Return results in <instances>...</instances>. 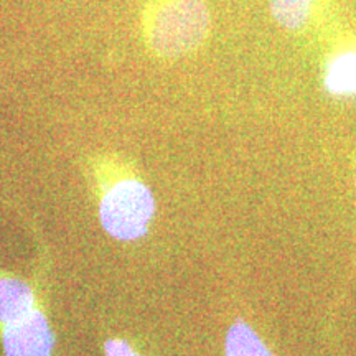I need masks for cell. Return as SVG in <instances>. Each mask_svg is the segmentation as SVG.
<instances>
[{
  "mask_svg": "<svg viewBox=\"0 0 356 356\" xmlns=\"http://www.w3.org/2000/svg\"><path fill=\"white\" fill-rule=\"evenodd\" d=\"M6 356H51L55 335L47 315L37 305L2 327Z\"/></svg>",
  "mask_w": 356,
  "mask_h": 356,
  "instance_id": "3957f363",
  "label": "cell"
},
{
  "mask_svg": "<svg viewBox=\"0 0 356 356\" xmlns=\"http://www.w3.org/2000/svg\"><path fill=\"white\" fill-rule=\"evenodd\" d=\"M104 355L106 356H140L136 350L132 348L127 341L121 338H111L104 343Z\"/></svg>",
  "mask_w": 356,
  "mask_h": 356,
  "instance_id": "ba28073f",
  "label": "cell"
},
{
  "mask_svg": "<svg viewBox=\"0 0 356 356\" xmlns=\"http://www.w3.org/2000/svg\"><path fill=\"white\" fill-rule=\"evenodd\" d=\"M325 83L333 95H356V44H345L333 53L327 65Z\"/></svg>",
  "mask_w": 356,
  "mask_h": 356,
  "instance_id": "5b68a950",
  "label": "cell"
},
{
  "mask_svg": "<svg viewBox=\"0 0 356 356\" xmlns=\"http://www.w3.org/2000/svg\"><path fill=\"white\" fill-rule=\"evenodd\" d=\"M35 305V292L25 280L13 275H0V327L22 317Z\"/></svg>",
  "mask_w": 356,
  "mask_h": 356,
  "instance_id": "277c9868",
  "label": "cell"
},
{
  "mask_svg": "<svg viewBox=\"0 0 356 356\" xmlns=\"http://www.w3.org/2000/svg\"><path fill=\"white\" fill-rule=\"evenodd\" d=\"M142 25L155 55L180 58L198 50L208 38L211 13L204 0H150Z\"/></svg>",
  "mask_w": 356,
  "mask_h": 356,
  "instance_id": "6da1fadb",
  "label": "cell"
},
{
  "mask_svg": "<svg viewBox=\"0 0 356 356\" xmlns=\"http://www.w3.org/2000/svg\"><path fill=\"white\" fill-rule=\"evenodd\" d=\"M226 356H273L259 335L248 323L234 322L226 335Z\"/></svg>",
  "mask_w": 356,
  "mask_h": 356,
  "instance_id": "52a82bcc",
  "label": "cell"
},
{
  "mask_svg": "<svg viewBox=\"0 0 356 356\" xmlns=\"http://www.w3.org/2000/svg\"><path fill=\"white\" fill-rule=\"evenodd\" d=\"M356 172V170H355ZM355 190H356V175H355Z\"/></svg>",
  "mask_w": 356,
  "mask_h": 356,
  "instance_id": "9c48e42d",
  "label": "cell"
},
{
  "mask_svg": "<svg viewBox=\"0 0 356 356\" xmlns=\"http://www.w3.org/2000/svg\"><path fill=\"white\" fill-rule=\"evenodd\" d=\"M318 0H269L275 24L287 32H302L315 13Z\"/></svg>",
  "mask_w": 356,
  "mask_h": 356,
  "instance_id": "8992f818",
  "label": "cell"
},
{
  "mask_svg": "<svg viewBox=\"0 0 356 356\" xmlns=\"http://www.w3.org/2000/svg\"><path fill=\"white\" fill-rule=\"evenodd\" d=\"M155 215L152 191L136 175L104 181L99 197L102 229L118 241H136L145 236Z\"/></svg>",
  "mask_w": 356,
  "mask_h": 356,
  "instance_id": "7a4b0ae2",
  "label": "cell"
}]
</instances>
